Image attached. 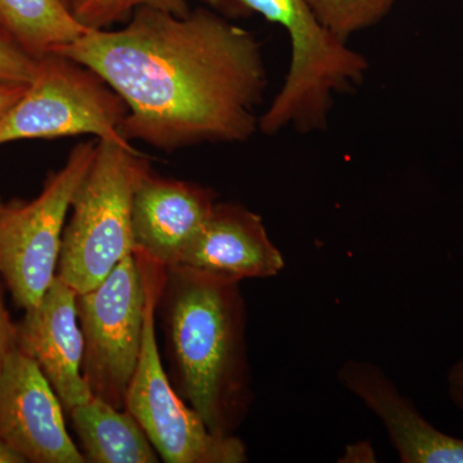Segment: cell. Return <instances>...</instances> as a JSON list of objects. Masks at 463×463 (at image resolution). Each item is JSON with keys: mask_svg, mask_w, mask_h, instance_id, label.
<instances>
[{"mask_svg": "<svg viewBox=\"0 0 463 463\" xmlns=\"http://www.w3.org/2000/svg\"><path fill=\"white\" fill-rule=\"evenodd\" d=\"M53 53L96 72L128 108L120 133L173 152L246 142L259 130L267 69L254 33L210 8H138L118 30H88Z\"/></svg>", "mask_w": 463, "mask_h": 463, "instance_id": "6da1fadb", "label": "cell"}, {"mask_svg": "<svg viewBox=\"0 0 463 463\" xmlns=\"http://www.w3.org/2000/svg\"><path fill=\"white\" fill-rule=\"evenodd\" d=\"M157 309L174 389L210 431L234 435L254 399L240 282L173 265Z\"/></svg>", "mask_w": 463, "mask_h": 463, "instance_id": "7a4b0ae2", "label": "cell"}, {"mask_svg": "<svg viewBox=\"0 0 463 463\" xmlns=\"http://www.w3.org/2000/svg\"><path fill=\"white\" fill-rule=\"evenodd\" d=\"M227 18L263 16L285 30L291 60L281 90L259 118L267 136L297 130L312 133L327 127L335 97L364 83L370 63L364 54L319 23L307 0H201Z\"/></svg>", "mask_w": 463, "mask_h": 463, "instance_id": "3957f363", "label": "cell"}, {"mask_svg": "<svg viewBox=\"0 0 463 463\" xmlns=\"http://www.w3.org/2000/svg\"><path fill=\"white\" fill-rule=\"evenodd\" d=\"M132 145L99 139L93 163L71 203L57 276L78 295L99 285L133 254L130 207L142 160Z\"/></svg>", "mask_w": 463, "mask_h": 463, "instance_id": "277c9868", "label": "cell"}, {"mask_svg": "<svg viewBox=\"0 0 463 463\" xmlns=\"http://www.w3.org/2000/svg\"><path fill=\"white\" fill-rule=\"evenodd\" d=\"M146 292L141 353L125 395L124 410L142 426L157 455L166 463H242L245 444L234 435L210 431L199 413L185 403L165 373L155 332L158 298L166 268L134 254Z\"/></svg>", "mask_w": 463, "mask_h": 463, "instance_id": "5b68a950", "label": "cell"}, {"mask_svg": "<svg viewBox=\"0 0 463 463\" xmlns=\"http://www.w3.org/2000/svg\"><path fill=\"white\" fill-rule=\"evenodd\" d=\"M127 115L124 100L96 72L51 53L38 60L32 83L0 120V145L76 136L130 145L120 133Z\"/></svg>", "mask_w": 463, "mask_h": 463, "instance_id": "8992f818", "label": "cell"}, {"mask_svg": "<svg viewBox=\"0 0 463 463\" xmlns=\"http://www.w3.org/2000/svg\"><path fill=\"white\" fill-rule=\"evenodd\" d=\"M97 142L79 143L36 199L5 203L0 210V274L24 310L41 303L56 277L67 214L93 163Z\"/></svg>", "mask_w": 463, "mask_h": 463, "instance_id": "52a82bcc", "label": "cell"}, {"mask_svg": "<svg viewBox=\"0 0 463 463\" xmlns=\"http://www.w3.org/2000/svg\"><path fill=\"white\" fill-rule=\"evenodd\" d=\"M84 337L83 376L91 395L124 410L141 353L146 292L139 265L128 255L96 288L78 295Z\"/></svg>", "mask_w": 463, "mask_h": 463, "instance_id": "ba28073f", "label": "cell"}, {"mask_svg": "<svg viewBox=\"0 0 463 463\" xmlns=\"http://www.w3.org/2000/svg\"><path fill=\"white\" fill-rule=\"evenodd\" d=\"M0 439L26 462L84 463L42 368L17 345L0 373Z\"/></svg>", "mask_w": 463, "mask_h": 463, "instance_id": "9c48e42d", "label": "cell"}, {"mask_svg": "<svg viewBox=\"0 0 463 463\" xmlns=\"http://www.w3.org/2000/svg\"><path fill=\"white\" fill-rule=\"evenodd\" d=\"M216 203L215 191L158 175L143 157L130 207L134 254L165 268L178 264Z\"/></svg>", "mask_w": 463, "mask_h": 463, "instance_id": "30bf717a", "label": "cell"}, {"mask_svg": "<svg viewBox=\"0 0 463 463\" xmlns=\"http://www.w3.org/2000/svg\"><path fill=\"white\" fill-rule=\"evenodd\" d=\"M76 300L78 292L56 274L41 303L17 325V346L42 368L66 413L93 398L81 371L84 337Z\"/></svg>", "mask_w": 463, "mask_h": 463, "instance_id": "8fae6325", "label": "cell"}, {"mask_svg": "<svg viewBox=\"0 0 463 463\" xmlns=\"http://www.w3.org/2000/svg\"><path fill=\"white\" fill-rule=\"evenodd\" d=\"M233 281L269 279L285 268L260 216L234 203H216L178 264Z\"/></svg>", "mask_w": 463, "mask_h": 463, "instance_id": "7c38bea8", "label": "cell"}, {"mask_svg": "<svg viewBox=\"0 0 463 463\" xmlns=\"http://www.w3.org/2000/svg\"><path fill=\"white\" fill-rule=\"evenodd\" d=\"M337 379L379 417L401 462L463 463V439L431 425L379 365L349 359Z\"/></svg>", "mask_w": 463, "mask_h": 463, "instance_id": "4fadbf2b", "label": "cell"}, {"mask_svg": "<svg viewBox=\"0 0 463 463\" xmlns=\"http://www.w3.org/2000/svg\"><path fill=\"white\" fill-rule=\"evenodd\" d=\"M85 461L91 463H157L156 449L138 421L93 397L69 412Z\"/></svg>", "mask_w": 463, "mask_h": 463, "instance_id": "5bb4252c", "label": "cell"}, {"mask_svg": "<svg viewBox=\"0 0 463 463\" xmlns=\"http://www.w3.org/2000/svg\"><path fill=\"white\" fill-rule=\"evenodd\" d=\"M62 0H0V33L41 60L88 32Z\"/></svg>", "mask_w": 463, "mask_h": 463, "instance_id": "9a60e30c", "label": "cell"}, {"mask_svg": "<svg viewBox=\"0 0 463 463\" xmlns=\"http://www.w3.org/2000/svg\"><path fill=\"white\" fill-rule=\"evenodd\" d=\"M319 23L343 41L379 24L395 0H307Z\"/></svg>", "mask_w": 463, "mask_h": 463, "instance_id": "2e32d148", "label": "cell"}, {"mask_svg": "<svg viewBox=\"0 0 463 463\" xmlns=\"http://www.w3.org/2000/svg\"><path fill=\"white\" fill-rule=\"evenodd\" d=\"M138 8H154L174 16L190 14L187 0H71L70 9L76 20L87 29H109L129 20Z\"/></svg>", "mask_w": 463, "mask_h": 463, "instance_id": "e0dca14e", "label": "cell"}, {"mask_svg": "<svg viewBox=\"0 0 463 463\" xmlns=\"http://www.w3.org/2000/svg\"><path fill=\"white\" fill-rule=\"evenodd\" d=\"M38 61L0 33V84H30Z\"/></svg>", "mask_w": 463, "mask_h": 463, "instance_id": "ac0fdd59", "label": "cell"}, {"mask_svg": "<svg viewBox=\"0 0 463 463\" xmlns=\"http://www.w3.org/2000/svg\"><path fill=\"white\" fill-rule=\"evenodd\" d=\"M17 345V325L11 321V317L5 304L2 285H0V373L8 353Z\"/></svg>", "mask_w": 463, "mask_h": 463, "instance_id": "d6986e66", "label": "cell"}, {"mask_svg": "<svg viewBox=\"0 0 463 463\" xmlns=\"http://www.w3.org/2000/svg\"><path fill=\"white\" fill-rule=\"evenodd\" d=\"M448 394L463 412V356L450 367L447 376Z\"/></svg>", "mask_w": 463, "mask_h": 463, "instance_id": "ffe728a7", "label": "cell"}, {"mask_svg": "<svg viewBox=\"0 0 463 463\" xmlns=\"http://www.w3.org/2000/svg\"><path fill=\"white\" fill-rule=\"evenodd\" d=\"M29 85V84H27ZM26 84H0V120L26 90Z\"/></svg>", "mask_w": 463, "mask_h": 463, "instance_id": "44dd1931", "label": "cell"}, {"mask_svg": "<svg viewBox=\"0 0 463 463\" xmlns=\"http://www.w3.org/2000/svg\"><path fill=\"white\" fill-rule=\"evenodd\" d=\"M18 453L14 452L12 448H9L5 441L0 439V463H25Z\"/></svg>", "mask_w": 463, "mask_h": 463, "instance_id": "7402d4cb", "label": "cell"}, {"mask_svg": "<svg viewBox=\"0 0 463 463\" xmlns=\"http://www.w3.org/2000/svg\"><path fill=\"white\" fill-rule=\"evenodd\" d=\"M62 2L70 7V2H71V0H62Z\"/></svg>", "mask_w": 463, "mask_h": 463, "instance_id": "603a6c76", "label": "cell"}, {"mask_svg": "<svg viewBox=\"0 0 463 463\" xmlns=\"http://www.w3.org/2000/svg\"><path fill=\"white\" fill-rule=\"evenodd\" d=\"M5 206V203H2V200H0V210H2V207Z\"/></svg>", "mask_w": 463, "mask_h": 463, "instance_id": "cb8c5ba5", "label": "cell"}]
</instances>
